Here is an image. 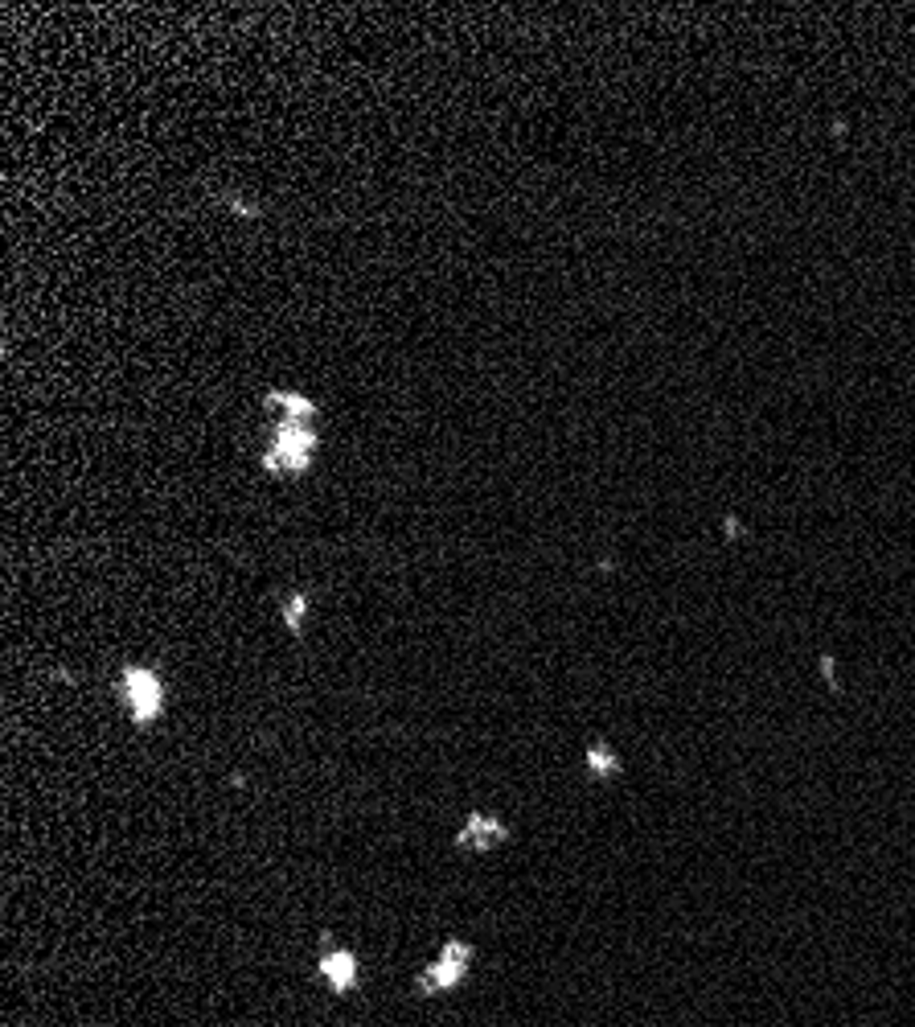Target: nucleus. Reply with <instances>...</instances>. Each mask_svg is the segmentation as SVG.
Wrapping results in <instances>:
<instances>
[{
	"mask_svg": "<svg viewBox=\"0 0 915 1027\" xmlns=\"http://www.w3.org/2000/svg\"><path fill=\"white\" fill-rule=\"evenodd\" d=\"M116 703L119 711L127 715V724L148 732L156 727L165 715H169V687H165V674L160 666H148V661H124L116 670Z\"/></svg>",
	"mask_w": 915,
	"mask_h": 1027,
	"instance_id": "obj_1",
	"label": "nucleus"
},
{
	"mask_svg": "<svg viewBox=\"0 0 915 1027\" xmlns=\"http://www.w3.org/2000/svg\"><path fill=\"white\" fill-rule=\"evenodd\" d=\"M320 452V432L316 423H300V420H276L271 428V444L263 448L259 465H263L267 477H279V481H300L312 469Z\"/></svg>",
	"mask_w": 915,
	"mask_h": 1027,
	"instance_id": "obj_2",
	"label": "nucleus"
},
{
	"mask_svg": "<svg viewBox=\"0 0 915 1027\" xmlns=\"http://www.w3.org/2000/svg\"><path fill=\"white\" fill-rule=\"evenodd\" d=\"M472 962H476V941L448 933V937L439 941L436 957H431L427 965H419V974H415V983H410V986H415L419 999H444V994L460 991V986L468 983Z\"/></svg>",
	"mask_w": 915,
	"mask_h": 1027,
	"instance_id": "obj_3",
	"label": "nucleus"
},
{
	"mask_svg": "<svg viewBox=\"0 0 915 1027\" xmlns=\"http://www.w3.org/2000/svg\"><path fill=\"white\" fill-rule=\"evenodd\" d=\"M312 978L333 999H349V994L362 991V957L349 946H337L333 933H320V954H316V965H312Z\"/></svg>",
	"mask_w": 915,
	"mask_h": 1027,
	"instance_id": "obj_4",
	"label": "nucleus"
},
{
	"mask_svg": "<svg viewBox=\"0 0 915 1027\" xmlns=\"http://www.w3.org/2000/svg\"><path fill=\"white\" fill-rule=\"evenodd\" d=\"M509 839H514L509 822L501 818V813H493V810H485V805H476V810L464 813L460 831L452 834V851H460V855H489V851L505 847Z\"/></svg>",
	"mask_w": 915,
	"mask_h": 1027,
	"instance_id": "obj_5",
	"label": "nucleus"
},
{
	"mask_svg": "<svg viewBox=\"0 0 915 1027\" xmlns=\"http://www.w3.org/2000/svg\"><path fill=\"white\" fill-rule=\"evenodd\" d=\"M263 407L276 415V420H300V423H316L320 420V403L312 395L296 391V386H271L263 395Z\"/></svg>",
	"mask_w": 915,
	"mask_h": 1027,
	"instance_id": "obj_6",
	"label": "nucleus"
},
{
	"mask_svg": "<svg viewBox=\"0 0 915 1027\" xmlns=\"http://www.w3.org/2000/svg\"><path fill=\"white\" fill-rule=\"evenodd\" d=\"M583 773L591 781H616L624 773V760L616 752V744H608L604 736H591L583 744Z\"/></svg>",
	"mask_w": 915,
	"mask_h": 1027,
	"instance_id": "obj_7",
	"label": "nucleus"
},
{
	"mask_svg": "<svg viewBox=\"0 0 915 1027\" xmlns=\"http://www.w3.org/2000/svg\"><path fill=\"white\" fill-rule=\"evenodd\" d=\"M308 613H312V596H308V592H284V596H279V621H284L288 637L304 633Z\"/></svg>",
	"mask_w": 915,
	"mask_h": 1027,
	"instance_id": "obj_8",
	"label": "nucleus"
},
{
	"mask_svg": "<svg viewBox=\"0 0 915 1027\" xmlns=\"http://www.w3.org/2000/svg\"><path fill=\"white\" fill-rule=\"evenodd\" d=\"M222 205L231 210L234 218H263V210H259V202H247V197H222Z\"/></svg>",
	"mask_w": 915,
	"mask_h": 1027,
	"instance_id": "obj_9",
	"label": "nucleus"
},
{
	"mask_svg": "<svg viewBox=\"0 0 915 1027\" xmlns=\"http://www.w3.org/2000/svg\"><path fill=\"white\" fill-rule=\"evenodd\" d=\"M817 666H821V679H825V687L834 690V695H842V679H837V661H834V653H821L817 658Z\"/></svg>",
	"mask_w": 915,
	"mask_h": 1027,
	"instance_id": "obj_10",
	"label": "nucleus"
},
{
	"mask_svg": "<svg viewBox=\"0 0 915 1027\" xmlns=\"http://www.w3.org/2000/svg\"><path fill=\"white\" fill-rule=\"evenodd\" d=\"M722 535H727V543H739V538H747V522L735 514H722Z\"/></svg>",
	"mask_w": 915,
	"mask_h": 1027,
	"instance_id": "obj_11",
	"label": "nucleus"
},
{
	"mask_svg": "<svg viewBox=\"0 0 915 1027\" xmlns=\"http://www.w3.org/2000/svg\"><path fill=\"white\" fill-rule=\"evenodd\" d=\"M616 567H620V559H616V555H604V559H596V572H599V575H612Z\"/></svg>",
	"mask_w": 915,
	"mask_h": 1027,
	"instance_id": "obj_12",
	"label": "nucleus"
},
{
	"mask_svg": "<svg viewBox=\"0 0 915 1027\" xmlns=\"http://www.w3.org/2000/svg\"><path fill=\"white\" fill-rule=\"evenodd\" d=\"M829 136H834V140H845V136H850V124H845V119H834V124H829Z\"/></svg>",
	"mask_w": 915,
	"mask_h": 1027,
	"instance_id": "obj_13",
	"label": "nucleus"
},
{
	"mask_svg": "<svg viewBox=\"0 0 915 1027\" xmlns=\"http://www.w3.org/2000/svg\"><path fill=\"white\" fill-rule=\"evenodd\" d=\"M53 682H74V674L66 670V666H58V670H53Z\"/></svg>",
	"mask_w": 915,
	"mask_h": 1027,
	"instance_id": "obj_14",
	"label": "nucleus"
},
{
	"mask_svg": "<svg viewBox=\"0 0 915 1027\" xmlns=\"http://www.w3.org/2000/svg\"><path fill=\"white\" fill-rule=\"evenodd\" d=\"M231 789H247V773H231Z\"/></svg>",
	"mask_w": 915,
	"mask_h": 1027,
	"instance_id": "obj_15",
	"label": "nucleus"
}]
</instances>
